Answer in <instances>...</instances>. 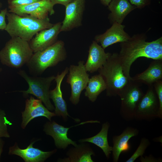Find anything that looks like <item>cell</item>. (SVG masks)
<instances>
[{
	"label": "cell",
	"mask_w": 162,
	"mask_h": 162,
	"mask_svg": "<svg viewBox=\"0 0 162 162\" xmlns=\"http://www.w3.org/2000/svg\"><path fill=\"white\" fill-rule=\"evenodd\" d=\"M159 100L153 85L148 86L136 107L134 119L149 121L159 118Z\"/></svg>",
	"instance_id": "9c48e42d"
},
{
	"label": "cell",
	"mask_w": 162,
	"mask_h": 162,
	"mask_svg": "<svg viewBox=\"0 0 162 162\" xmlns=\"http://www.w3.org/2000/svg\"><path fill=\"white\" fill-rule=\"evenodd\" d=\"M66 57L64 42L57 40L44 50L34 53L26 64L30 73L36 76L41 74L48 68L64 61Z\"/></svg>",
	"instance_id": "3957f363"
},
{
	"label": "cell",
	"mask_w": 162,
	"mask_h": 162,
	"mask_svg": "<svg viewBox=\"0 0 162 162\" xmlns=\"http://www.w3.org/2000/svg\"><path fill=\"white\" fill-rule=\"evenodd\" d=\"M84 63L83 61H80L77 65H71L68 68L66 82L71 88L70 100L75 105L79 103L81 92L86 88L89 79Z\"/></svg>",
	"instance_id": "ba28073f"
},
{
	"label": "cell",
	"mask_w": 162,
	"mask_h": 162,
	"mask_svg": "<svg viewBox=\"0 0 162 162\" xmlns=\"http://www.w3.org/2000/svg\"><path fill=\"white\" fill-rule=\"evenodd\" d=\"M86 0H73L65 6V16L60 32H67L82 25Z\"/></svg>",
	"instance_id": "7c38bea8"
},
{
	"label": "cell",
	"mask_w": 162,
	"mask_h": 162,
	"mask_svg": "<svg viewBox=\"0 0 162 162\" xmlns=\"http://www.w3.org/2000/svg\"><path fill=\"white\" fill-rule=\"evenodd\" d=\"M139 133V130L137 129L132 127H128L120 135L113 136L112 150L113 162L118 161L122 152L129 150L130 146L128 143L129 140L131 137L137 135Z\"/></svg>",
	"instance_id": "d6986e66"
},
{
	"label": "cell",
	"mask_w": 162,
	"mask_h": 162,
	"mask_svg": "<svg viewBox=\"0 0 162 162\" xmlns=\"http://www.w3.org/2000/svg\"><path fill=\"white\" fill-rule=\"evenodd\" d=\"M35 142H32L25 149L20 148L15 142L13 146L10 147L8 154L19 156L25 162H43L57 151V150L55 149L50 151L44 152L34 148L33 145Z\"/></svg>",
	"instance_id": "9a60e30c"
},
{
	"label": "cell",
	"mask_w": 162,
	"mask_h": 162,
	"mask_svg": "<svg viewBox=\"0 0 162 162\" xmlns=\"http://www.w3.org/2000/svg\"><path fill=\"white\" fill-rule=\"evenodd\" d=\"M2 68H0V72H1V71H2Z\"/></svg>",
	"instance_id": "e575fe53"
},
{
	"label": "cell",
	"mask_w": 162,
	"mask_h": 162,
	"mask_svg": "<svg viewBox=\"0 0 162 162\" xmlns=\"http://www.w3.org/2000/svg\"><path fill=\"white\" fill-rule=\"evenodd\" d=\"M62 22L53 24L50 28L37 32L29 42L34 53L44 50L55 44L58 40Z\"/></svg>",
	"instance_id": "4fadbf2b"
},
{
	"label": "cell",
	"mask_w": 162,
	"mask_h": 162,
	"mask_svg": "<svg viewBox=\"0 0 162 162\" xmlns=\"http://www.w3.org/2000/svg\"><path fill=\"white\" fill-rule=\"evenodd\" d=\"M162 80V60H154L143 72L131 77V80L148 86Z\"/></svg>",
	"instance_id": "ffe728a7"
},
{
	"label": "cell",
	"mask_w": 162,
	"mask_h": 162,
	"mask_svg": "<svg viewBox=\"0 0 162 162\" xmlns=\"http://www.w3.org/2000/svg\"><path fill=\"white\" fill-rule=\"evenodd\" d=\"M8 10L5 8L0 10V30H5L7 23L5 21L6 14Z\"/></svg>",
	"instance_id": "f546056e"
},
{
	"label": "cell",
	"mask_w": 162,
	"mask_h": 162,
	"mask_svg": "<svg viewBox=\"0 0 162 162\" xmlns=\"http://www.w3.org/2000/svg\"><path fill=\"white\" fill-rule=\"evenodd\" d=\"M110 124L106 122L102 125L101 130L95 135L91 137L80 139V143L88 142L93 143L100 148L107 158H109L110 154L112 151V147L109 145L107 135Z\"/></svg>",
	"instance_id": "603a6c76"
},
{
	"label": "cell",
	"mask_w": 162,
	"mask_h": 162,
	"mask_svg": "<svg viewBox=\"0 0 162 162\" xmlns=\"http://www.w3.org/2000/svg\"><path fill=\"white\" fill-rule=\"evenodd\" d=\"M106 53L104 49L93 40L89 47L88 54L85 67L87 72L93 73L101 68L111 54Z\"/></svg>",
	"instance_id": "ac0fdd59"
},
{
	"label": "cell",
	"mask_w": 162,
	"mask_h": 162,
	"mask_svg": "<svg viewBox=\"0 0 162 162\" xmlns=\"http://www.w3.org/2000/svg\"><path fill=\"white\" fill-rule=\"evenodd\" d=\"M112 0H100L101 3L105 6H108Z\"/></svg>",
	"instance_id": "d6a6232c"
},
{
	"label": "cell",
	"mask_w": 162,
	"mask_h": 162,
	"mask_svg": "<svg viewBox=\"0 0 162 162\" xmlns=\"http://www.w3.org/2000/svg\"><path fill=\"white\" fill-rule=\"evenodd\" d=\"M150 144V143L148 139L145 137L142 138L136 150L126 162H133L140 156L142 157L145 153L146 148Z\"/></svg>",
	"instance_id": "d4e9b609"
},
{
	"label": "cell",
	"mask_w": 162,
	"mask_h": 162,
	"mask_svg": "<svg viewBox=\"0 0 162 162\" xmlns=\"http://www.w3.org/2000/svg\"><path fill=\"white\" fill-rule=\"evenodd\" d=\"M141 85L140 83L130 80L118 95L121 100L120 114L127 121L134 119L136 107L144 94L140 88Z\"/></svg>",
	"instance_id": "52a82bcc"
},
{
	"label": "cell",
	"mask_w": 162,
	"mask_h": 162,
	"mask_svg": "<svg viewBox=\"0 0 162 162\" xmlns=\"http://www.w3.org/2000/svg\"><path fill=\"white\" fill-rule=\"evenodd\" d=\"M88 123H100L97 120H91L81 122L69 128L65 127L55 121L47 122L44 125V131L47 135L53 139L56 147L59 149H65L69 145L76 146L77 145L75 141L69 138L67 136L69 129L73 127Z\"/></svg>",
	"instance_id": "30bf717a"
},
{
	"label": "cell",
	"mask_w": 162,
	"mask_h": 162,
	"mask_svg": "<svg viewBox=\"0 0 162 162\" xmlns=\"http://www.w3.org/2000/svg\"><path fill=\"white\" fill-rule=\"evenodd\" d=\"M144 34L134 35L127 41L120 43L118 57L123 73L129 80L131 66L138 58L144 57L162 60V37L151 42L146 41Z\"/></svg>",
	"instance_id": "6da1fadb"
},
{
	"label": "cell",
	"mask_w": 162,
	"mask_h": 162,
	"mask_svg": "<svg viewBox=\"0 0 162 162\" xmlns=\"http://www.w3.org/2000/svg\"><path fill=\"white\" fill-rule=\"evenodd\" d=\"M106 88V84L102 76L99 74L96 75L89 79L85 88V95L89 100L94 102L98 95Z\"/></svg>",
	"instance_id": "cb8c5ba5"
},
{
	"label": "cell",
	"mask_w": 162,
	"mask_h": 162,
	"mask_svg": "<svg viewBox=\"0 0 162 162\" xmlns=\"http://www.w3.org/2000/svg\"><path fill=\"white\" fill-rule=\"evenodd\" d=\"M98 70L106 84L107 96H118L121 90L130 81L124 74L117 53H111Z\"/></svg>",
	"instance_id": "277c9868"
},
{
	"label": "cell",
	"mask_w": 162,
	"mask_h": 162,
	"mask_svg": "<svg viewBox=\"0 0 162 162\" xmlns=\"http://www.w3.org/2000/svg\"><path fill=\"white\" fill-rule=\"evenodd\" d=\"M52 4L54 5L57 4H62L65 6L73 0H50Z\"/></svg>",
	"instance_id": "4dcf8cb0"
},
{
	"label": "cell",
	"mask_w": 162,
	"mask_h": 162,
	"mask_svg": "<svg viewBox=\"0 0 162 162\" xmlns=\"http://www.w3.org/2000/svg\"><path fill=\"white\" fill-rule=\"evenodd\" d=\"M4 145V142L0 138V159L2 153L3 151V148Z\"/></svg>",
	"instance_id": "1f68e13d"
},
{
	"label": "cell",
	"mask_w": 162,
	"mask_h": 162,
	"mask_svg": "<svg viewBox=\"0 0 162 162\" xmlns=\"http://www.w3.org/2000/svg\"><path fill=\"white\" fill-rule=\"evenodd\" d=\"M10 123L7 119L4 111L0 108V138L10 137L7 128V125Z\"/></svg>",
	"instance_id": "484cf974"
},
{
	"label": "cell",
	"mask_w": 162,
	"mask_h": 162,
	"mask_svg": "<svg viewBox=\"0 0 162 162\" xmlns=\"http://www.w3.org/2000/svg\"><path fill=\"white\" fill-rule=\"evenodd\" d=\"M125 27L124 25L114 22L104 33L96 35L94 40L100 43L104 49L115 43L126 41L130 37L124 31Z\"/></svg>",
	"instance_id": "2e32d148"
},
{
	"label": "cell",
	"mask_w": 162,
	"mask_h": 162,
	"mask_svg": "<svg viewBox=\"0 0 162 162\" xmlns=\"http://www.w3.org/2000/svg\"><path fill=\"white\" fill-rule=\"evenodd\" d=\"M2 7V4L0 2V11L1 10V9Z\"/></svg>",
	"instance_id": "836d02e7"
},
{
	"label": "cell",
	"mask_w": 162,
	"mask_h": 162,
	"mask_svg": "<svg viewBox=\"0 0 162 162\" xmlns=\"http://www.w3.org/2000/svg\"><path fill=\"white\" fill-rule=\"evenodd\" d=\"M136 8L142 9L151 4V0H128Z\"/></svg>",
	"instance_id": "f1b7e54d"
},
{
	"label": "cell",
	"mask_w": 162,
	"mask_h": 162,
	"mask_svg": "<svg viewBox=\"0 0 162 162\" xmlns=\"http://www.w3.org/2000/svg\"><path fill=\"white\" fill-rule=\"evenodd\" d=\"M34 52L29 42L18 37H12L0 51L3 64L18 68L28 62Z\"/></svg>",
	"instance_id": "5b68a950"
},
{
	"label": "cell",
	"mask_w": 162,
	"mask_h": 162,
	"mask_svg": "<svg viewBox=\"0 0 162 162\" xmlns=\"http://www.w3.org/2000/svg\"><path fill=\"white\" fill-rule=\"evenodd\" d=\"M22 114L21 127L23 129L35 118L44 116L51 121L52 117L56 116L54 112H50L44 106L40 100L35 99L32 96L26 100L25 109L22 112Z\"/></svg>",
	"instance_id": "5bb4252c"
},
{
	"label": "cell",
	"mask_w": 162,
	"mask_h": 162,
	"mask_svg": "<svg viewBox=\"0 0 162 162\" xmlns=\"http://www.w3.org/2000/svg\"><path fill=\"white\" fill-rule=\"evenodd\" d=\"M5 29L11 37H18L29 42L38 32L51 27L53 24L47 17L39 19L29 15L20 16L8 11Z\"/></svg>",
	"instance_id": "7a4b0ae2"
},
{
	"label": "cell",
	"mask_w": 162,
	"mask_h": 162,
	"mask_svg": "<svg viewBox=\"0 0 162 162\" xmlns=\"http://www.w3.org/2000/svg\"><path fill=\"white\" fill-rule=\"evenodd\" d=\"M159 103V118H162V80H159L153 84Z\"/></svg>",
	"instance_id": "4316f807"
},
{
	"label": "cell",
	"mask_w": 162,
	"mask_h": 162,
	"mask_svg": "<svg viewBox=\"0 0 162 162\" xmlns=\"http://www.w3.org/2000/svg\"><path fill=\"white\" fill-rule=\"evenodd\" d=\"M18 74L27 82L28 88L26 90L18 91L22 93L25 97L28 94H32L40 100L50 111H53L55 107L50 101V88L52 81L55 80V76L52 75L47 77L28 75L23 70H20Z\"/></svg>",
	"instance_id": "8992f818"
},
{
	"label": "cell",
	"mask_w": 162,
	"mask_h": 162,
	"mask_svg": "<svg viewBox=\"0 0 162 162\" xmlns=\"http://www.w3.org/2000/svg\"><path fill=\"white\" fill-rule=\"evenodd\" d=\"M41 0H8V7L28 5Z\"/></svg>",
	"instance_id": "83f0119b"
},
{
	"label": "cell",
	"mask_w": 162,
	"mask_h": 162,
	"mask_svg": "<svg viewBox=\"0 0 162 162\" xmlns=\"http://www.w3.org/2000/svg\"><path fill=\"white\" fill-rule=\"evenodd\" d=\"M108 6L111 11L108 18L111 23L121 24L127 15L136 8L128 0H112Z\"/></svg>",
	"instance_id": "44dd1931"
},
{
	"label": "cell",
	"mask_w": 162,
	"mask_h": 162,
	"mask_svg": "<svg viewBox=\"0 0 162 162\" xmlns=\"http://www.w3.org/2000/svg\"><path fill=\"white\" fill-rule=\"evenodd\" d=\"M68 68L67 67L60 74H57L55 79L56 82V87L50 91V98L52 99L55 106L54 112L56 116L62 117L64 120H66L69 115L67 111V104L63 98L61 87L63 80L68 72Z\"/></svg>",
	"instance_id": "e0dca14e"
},
{
	"label": "cell",
	"mask_w": 162,
	"mask_h": 162,
	"mask_svg": "<svg viewBox=\"0 0 162 162\" xmlns=\"http://www.w3.org/2000/svg\"><path fill=\"white\" fill-rule=\"evenodd\" d=\"M74 147L70 148L67 152L68 157L59 159L58 162H93L91 155L94 153L88 144L82 143Z\"/></svg>",
	"instance_id": "7402d4cb"
},
{
	"label": "cell",
	"mask_w": 162,
	"mask_h": 162,
	"mask_svg": "<svg viewBox=\"0 0 162 162\" xmlns=\"http://www.w3.org/2000/svg\"><path fill=\"white\" fill-rule=\"evenodd\" d=\"M54 5L50 0H41L28 5L8 7L9 12L20 16L29 15L39 19H44L55 13Z\"/></svg>",
	"instance_id": "8fae6325"
}]
</instances>
